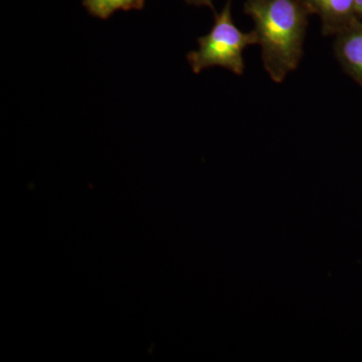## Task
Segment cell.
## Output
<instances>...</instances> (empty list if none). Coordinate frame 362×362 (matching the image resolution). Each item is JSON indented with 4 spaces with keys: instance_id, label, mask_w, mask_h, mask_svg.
Returning a JSON list of instances; mask_svg holds the SVG:
<instances>
[{
    "instance_id": "obj_2",
    "label": "cell",
    "mask_w": 362,
    "mask_h": 362,
    "mask_svg": "<svg viewBox=\"0 0 362 362\" xmlns=\"http://www.w3.org/2000/svg\"><path fill=\"white\" fill-rule=\"evenodd\" d=\"M214 13V25L211 32L199 37V49L187 54V61L195 74L211 66H221L243 75L245 70L243 52L247 47L258 45L255 30L243 33L233 21L232 0L226 2L220 13Z\"/></svg>"
},
{
    "instance_id": "obj_1",
    "label": "cell",
    "mask_w": 362,
    "mask_h": 362,
    "mask_svg": "<svg viewBox=\"0 0 362 362\" xmlns=\"http://www.w3.org/2000/svg\"><path fill=\"white\" fill-rule=\"evenodd\" d=\"M244 11L254 21L264 68L282 83L301 61L310 11L302 0H246Z\"/></svg>"
},
{
    "instance_id": "obj_5",
    "label": "cell",
    "mask_w": 362,
    "mask_h": 362,
    "mask_svg": "<svg viewBox=\"0 0 362 362\" xmlns=\"http://www.w3.org/2000/svg\"><path fill=\"white\" fill-rule=\"evenodd\" d=\"M83 4L95 18L107 20L118 11H140L144 7L145 0H84Z\"/></svg>"
},
{
    "instance_id": "obj_3",
    "label": "cell",
    "mask_w": 362,
    "mask_h": 362,
    "mask_svg": "<svg viewBox=\"0 0 362 362\" xmlns=\"http://www.w3.org/2000/svg\"><path fill=\"white\" fill-rule=\"evenodd\" d=\"M334 49L343 70L362 87V21L356 18L337 33Z\"/></svg>"
},
{
    "instance_id": "obj_4",
    "label": "cell",
    "mask_w": 362,
    "mask_h": 362,
    "mask_svg": "<svg viewBox=\"0 0 362 362\" xmlns=\"http://www.w3.org/2000/svg\"><path fill=\"white\" fill-rule=\"evenodd\" d=\"M311 14L322 21L324 35L341 32L356 20L354 0H302Z\"/></svg>"
},
{
    "instance_id": "obj_7",
    "label": "cell",
    "mask_w": 362,
    "mask_h": 362,
    "mask_svg": "<svg viewBox=\"0 0 362 362\" xmlns=\"http://www.w3.org/2000/svg\"><path fill=\"white\" fill-rule=\"evenodd\" d=\"M354 11L357 18L362 21V0H354Z\"/></svg>"
},
{
    "instance_id": "obj_6",
    "label": "cell",
    "mask_w": 362,
    "mask_h": 362,
    "mask_svg": "<svg viewBox=\"0 0 362 362\" xmlns=\"http://www.w3.org/2000/svg\"><path fill=\"white\" fill-rule=\"evenodd\" d=\"M187 4H194V6H207L211 9V11H214V6H213V0H185Z\"/></svg>"
}]
</instances>
